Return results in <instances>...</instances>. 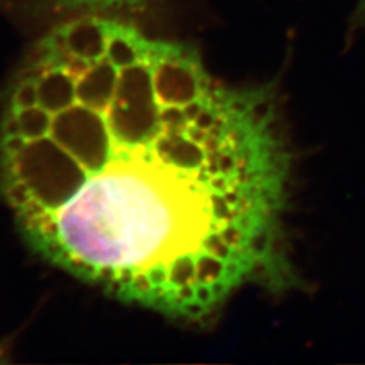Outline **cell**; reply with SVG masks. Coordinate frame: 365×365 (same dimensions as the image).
Returning <instances> with one entry per match:
<instances>
[{
	"instance_id": "obj_1",
	"label": "cell",
	"mask_w": 365,
	"mask_h": 365,
	"mask_svg": "<svg viewBox=\"0 0 365 365\" xmlns=\"http://www.w3.org/2000/svg\"><path fill=\"white\" fill-rule=\"evenodd\" d=\"M289 175L267 87L225 84L193 46L108 14L52 28L0 102V190L25 242L173 319L284 279Z\"/></svg>"
},
{
	"instance_id": "obj_2",
	"label": "cell",
	"mask_w": 365,
	"mask_h": 365,
	"mask_svg": "<svg viewBox=\"0 0 365 365\" xmlns=\"http://www.w3.org/2000/svg\"><path fill=\"white\" fill-rule=\"evenodd\" d=\"M40 4L64 11V13H73L75 16L81 14H110L116 11H127L145 6L151 0H38Z\"/></svg>"
},
{
	"instance_id": "obj_3",
	"label": "cell",
	"mask_w": 365,
	"mask_h": 365,
	"mask_svg": "<svg viewBox=\"0 0 365 365\" xmlns=\"http://www.w3.org/2000/svg\"><path fill=\"white\" fill-rule=\"evenodd\" d=\"M353 19H355L356 25L365 21V0H358L356 8H355V14H353Z\"/></svg>"
}]
</instances>
